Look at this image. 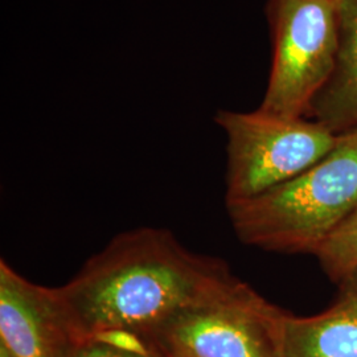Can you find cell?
<instances>
[{
    "label": "cell",
    "instance_id": "8992f818",
    "mask_svg": "<svg viewBox=\"0 0 357 357\" xmlns=\"http://www.w3.org/2000/svg\"><path fill=\"white\" fill-rule=\"evenodd\" d=\"M57 287L28 281L0 262V351L8 357H65L76 344Z\"/></svg>",
    "mask_w": 357,
    "mask_h": 357
},
{
    "label": "cell",
    "instance_id": "3957f363",
    "mask_svg": "<svg viewBox=\"0 0 357 357\" xmlns=\"http://www.w3.org/2000/svg\"><path fill=\"white\" fill-rule=\"evenodd\" d=\"M284 317L236 277L172 317L147 342L162 357H281Z\"/></svg>",
    "mask_w": 357,
    "mask_h": 357
},
{
    "label": "cell",
    "instance_id": "52a82bcc",
    "mask_svg": "<svg viewBox=\"0 0 357 357\" xmlns=\"http://www.w3.org/2000/svg\"><path fill=\"white\" fill-rule=\"evenodd\" d=\"M337 283L339 293L326 311L286 314L281 357H357V270Z\"/></svg>",
    "mask_w": 357,
    "mask_h": 357
},
{
    "label": "cell",
    "instance_id": "ba28073f",
    "mask_svg": "<svg viewBox=\"0 0 357 357\" xmlns=\"http://www.w3.org/2000/svg\"><path fill=\"white\" fill-rule=\"evenodd\" d=\"M339 53L328 84L311 105L310 114L342 135L357 128V0H339Z\"/></svg>",
    "mask_w": 357,
    "mask_h": 357
},
{
    "label": "cell",
    "instance_id": "7a4b0ae2",
    "mask_svg": "<svg viewBox=\"0 0 357 357\" xmlns=\"http://www.w3.org/2000/svg\"><path fill=\"white\" fill-rule=\"evenodd\" d=\"M357 205V128L303 174L252 199L227 203L231 227L249 246L314 255Z\"/></svg>",
    "mask_w": 357,
    "mask_h": 357
},
{
    "label": "cell",
    "instance_id": "8fae6325",
    "mask_svg": "<svg viewBox=\"0 0 357 357\" xmlns=\"http://www.w3.org/2000/svg\"><path fill=\"white\" fill-rule=\"evenodd\" d=\"M331 1H335V3H337V1H339V0H331Z\"/></svg>",
    "mask_w": 357,
    "mask_h": 357
},
{
    "label": "cell",
    "instance_id": "9c48e42d",
    "mask_svg": "<svg viewBox=\"0 0 357 357\" xmlns=\"http://www.w3.org/2000/svg\"><path fill=\"white\" fill-rule=\"evenodd\" d=\"M332 281L340 282L357 270V205L315 253Z\"/></svg>",
    "mask_w": 357,
    "mask_h": 357
},
{
    "label": "cell",
    "instance_id": "277c9868",
    "mask_svg": "<svg viewBox=\"0 0 357 357\" xmlns=\"http://www.w3.org/2000/svg\"><path fill=\"white\" fill-rule=\"evenodd\" d=\"M216 123L228 146L225 203L243 202L303 174L339 143L318 121L221 110Z\"/></svg>",
    "mask_w": 357,
    "mask_h": 357
},
{
    "label": "cell",
    "instance_id": "6da1fadb",
    "mask_svg": "<svg viewBox=\"0 0 357 357\" xmlns=\"http://www.w3.org/2000/svg\"><path fill=\"white\" fill-rule=\"evenodd\" d=\"M234 278L222 259L193 253L169 230L144 227L116 234L57 293L78 342L109 331L149 340Z\"/></svg>",
    "mask_w": 357,
    "mask_h": 357
},
{
    "label": "cell",
    "instance_id": "30bf717a",
    "mask_svg": "<svg viewBox=\"0 0 357 357\" xmlns=\"http://www.w3.org/2000/svg\"><path fill=\"white\" fill-rule=\"evenodd\" d=\"M65 357H162L159 354H138L106 344L96 339L79 340L73 345Z\"/></svg>",
    "mask_w": 357,
    "mask_h": 357
},
{
    "label": "cell",
    "instance_id": "5b68a950",
    "mask_svg": "<svg viewBox=\"0 0 357 357\" xmlns=\"http://www.w3.org/2000/svg\"><path fill=\"white\" fill-rule=\"evenodd\" d=\"M274 59L261 112L303 118L328 84L339 53L337 3L271 0Z\"/></svg>",
    "mask_w": 357,
    "mask_h": 357
}]
</instances>
